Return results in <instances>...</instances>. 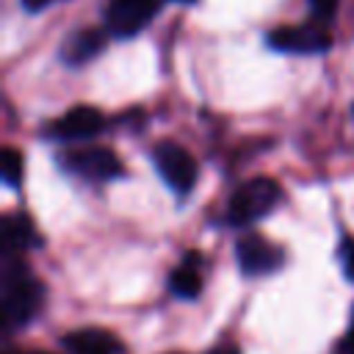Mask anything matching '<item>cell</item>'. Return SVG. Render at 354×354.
<instances>
[{
  "mask_svg": "<svg viewBox=\"0 0 354 354\" xmlns=\"http://www.w3.org/2000/svg\"><path fill=\"white\" fill-rule=\"evenodd\" d=\"M44 288L28 271V266L14 257V252H3V324L6 329L25 326L41 307Z\"/></svg>",
  "mask_w": 354,
  "mask_h": 354,
  "instance_id": "obj_1",
  "label": "cell"
},
{
  "mask_svg": "<svg viewBox=\"0 0 354 354\" xmlns=\"http://www.w3.org/2000/svg\"><path fill=\"white\" fill-rule=\"evenodd\" d=\"M282 196V188L277 180L271 177H252L246 180L241 188H235V194L230 196V205H227V221L232 227H243V224H252L257 221L260 216L271 213L277 207Z\"/></svg>",
  "mask_w": 354,
  "mask_h": 354,
  "instance_id": "obj_2",
  "label": "cell"
},
{
  "mask_svg": "<svg viewBox=\"0 0 354 354\" xmlns=\"http://www.w3.org/2000/svg\"><path fill=\"white\" fill-rule=\"evenodd\" d=\"M152 160H155V166H158V171H160V177H163V183H166L174 194L185 196V194L196 185V174H199L196 160H194V155H191L185 147H180L177 141H160V144H155Z\"/></svg>",
  "mask_w": 354,
  "mask_h": 354,
  "instance_id": "obj_3",
  "label": "cell"
},
{
  "mask_svg": "<svg viewBox=\"0 0 354 354\" xmlns=\"http://www.w3.org/2000/svg\"><path fill=\"white\" fill-rule=\"evenodd\" d=\"M235 257L246 277L274 274L285 263V252L277 243L266 241L263 235H243L235 246Z\"/></svg>",
  "mask_w": 354,
  "mask_h": 354,
  "instance_id": "obj_4",
  "label": "cell"
},
{
  "mask_svg": "<svg viewBox=\"0 0 354 354\" xmlns=\"http://www.w3.org/2000/svg\"><path fill=\"white\" fill-rule=\"evenodd\" d=\"M158 11V0H111L105 14V28L116 39L136 36Z\"/></svg>",
  "mask_w": 354,
  "mask_h": 354,
  "instance_id": "obj_5",
  "label": "cell"
},
{
  "mask_svg": "<svg viewBox=\"0 0 354 354\" xmlns=\"http://www.w3.org/2000/svg\"><path fill=\"white\" fill-rule=\"evenodd\" d=\"M102 127H105V116L97 108L75 105L72 111H66L64 116L50 122L44 127V136L47 138H58V141H86V138H94Z\"/></svg>",
  "mask_w": 354,
  "mask_h": 354,
  "instance_id": "obj_6",
  "label": "cell"
},
{
  "mask_svg": "<svg viewBox=\"0 0 354 354\" xmlns=\"http://www.w3.org/2000/svg\"><path fill=\"white\" fill-rule=\"evenodd\" d=\"M61 163L72 174H80L86 180H113V177H122V171H124L119 155L105 149V147H88V149L66 152Z\"/></svg>",
  "mask_w": 354,
  "mask_h": 354,
  "instance_id": "obj_7",
  "label": "cell"
},
{
  "mask_svg": "<svg viewBox=\"0 0 354 354\" xmlns=\"http://www.w3.org/2000/svg\"><path fill=\"white\" fill-rule=\"evenodd\" d=\"M268 44L279 53H296V55H313L324 53L332 47V36L321 30L318 25H290V28H277L268 36Z\"/></svg>",
  "mask_w": 354,
  "mask_h": 354,
  "instance_id": "obj_8",
  "label": "cell"
},
{
  "mask_svg": "<svg viewBox=\"0 0 354 354\" xmlns=\"http://www.w3.org/2000/svg\"><path fill=\"white\" fill-rule=\"evenodd\" d=\"M61 346L69 354H122V340L108 329H75L61 337Z\"/></svg>",
  "mask_w": 354,
  "mask_h": 354,
  "instance_id": "obj_9",
  "label": "cell"
},
{
  "mask_svg": "<svg viewBox=\"0 0 354 354\" xmlns=\"http://www.w3.org/2000/svg\"><path fill=\"white\" fill-rule=\"evenodd\" d=\"M39 243L41 238L25 213H8L3 218V252H22Z\"/></svg>",
  "mask_w": 354,
  "mask_h": 354,
  "instance_id": "obj_10",
  "label": "cell"
},
{
  "mask_svg": "<svg viewBox=\"0 0 354 354\" xmlns=\"http://www.w3.org/2000/svg\"><path fill=\"white\" fill-rule=\"evenodd\" d=\"M202 257L196 252H188L183 257V263L169 274V290L177 296V299H196L202 293V277H199V263Z\"/></svg>",
  "mask_w": 354,
  "mask_h": 354,
  "instance_id": "obj_11",
  "label": "cell"
},
{
  "mask_svg": "<svg viewBox=\"0 0 354 354\" xmlns=\"http://www.w3.org/2000/svg\"><path fill=\"white\" fill-rule=\"evenodd\" d=\"M105 44V33L100 30H77L66 44H64V61L66 64H83L94 58Z\"/></svg>",
  "mask_w": 354,
  "mask_h": 354,
  "instance_id": "obj_12",
  "label": "cell"
},
{
  "mask_svg": "<svg viewBox=\"0 0 354 354\" xmlns=\"http://www.w3.org/2000/svg\"><path fill=\"white\" fill-rule=\"evenodd\" d=\"M19 177H22V155L14 147H6L3 149V180H6V185L17 188Z\"/></svg>",
  "mask_w": 354,
  "mask_h": 354,
  "instance_id": "obj_13",
  "label": "cell"
},
{
  "mask_svg": "<svg viewBox=\"0 0 354 354\" xmlns=\"http://www.w3.org/2000/svg\"><path fill=\"white\" fill-rule=\"evenodd\" d=\"M307 3H310L313 17L318 22H329L335 17V11H337V0H307Z\"/></svg>",
  "mask_w": 354,
  "mask_h": 354,
  "instance_id": "obj_14",
  "label": "cell"
},
{
  "mask_svg": "<svg viewBox=\"0 0 354 354\" xmlns=\"http://www.w3.org/2000/svg\"><path fill=\"white\" fill-rule=\"evenodd\" d=\"M340 260H343V274L354 282V241L346 238L343 246H340Z\"/></svg>",
  "mask_w": 354,
  "mask_h": 354,
  "instance_id": "obj_15",
  "label": "cell"
},
{
  "mask_svg": "<svg viewBox=\"0 0 354 354\" xmlns=\"http://www.w3.org/2000/svg\"><path fill=\"white\" fill-rule=\"evenodd\" d=\"M335 354H354V315H351V326H348V332L337 340Z\"/></svg>",
  "mask_w": 354,
  "mask_h": 354,
  "instance_id": "obj_16",
  "label": "cell"
},
{
  "mask_svg": "<svg viewBox=\"0 0 354 354\" xmlns=\"http://www.w3.org/2000/svg\"><path fill=\"white\" fill-rule=\"evenodd\" d=\"M22 3H25V8H28V11H41V8L53 6L55 0H22Z\"/></svg>",
  "mask_w": 354,
  "mask_h": 354,
  "instance_id": "obj_17",
  "label": "cell"
},
{
  "mask_svg": "<svg viewBox=\"0 0 354 354\" xmlns=\"http://www.w3.org/2000/svg\"><path fill=\"white\" fill-rule=\"evenodd\" d=\"M210 354H241V348H238L235 343H221V346H216Z\"/></svg>",
  "mask_w": 354,
  "mask_h": 354,
  "instance_id": "obj_18",
  "label": "cell"
},
{
  "mask_svg": "<svg viewBox=\"0 0 354 354\" xmlns=\"http://www.w3.org/2000/svg\"><path fill=\"white\" fill-rule=\"evenodd\" d=\"M17 354H41V351H17Z\"/></svg>",
  "mask_w": 354,
  "mask_h": 354,
  "instance_id": "obj_19",
  "label": "cell"
},
{
  "mask_svg": "<svg viewBox=\"0 0 354 354\" xmlns=\"http://www.w3.org/2000/svg\"><path fill=\"white\" fill-rule=\"evenodd\" d=\"M177 3H194V0H177Z\"/></svg>",
  "mask_w": 354,
  "mask_h": 354,
  "instance_id": "obj_20",
  "label": "cell"
}]
</instances>
